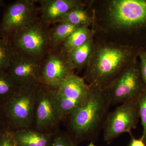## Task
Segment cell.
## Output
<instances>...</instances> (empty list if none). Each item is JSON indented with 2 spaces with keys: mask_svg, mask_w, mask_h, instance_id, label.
Wrapping results in <instances>:
<instances>
[{
  "mask_svg": "<svg viewBox=\"0 0 146 146\" xmlns=\"http://www.w3.org/2000/svg\"><path fill=\"white\" fill-rule=\"evenodd\" d=\"M138 49L112 43L95 46L84 79L90 87L103 90L137 57Z\"/></svg>",
  "mask_w": 146,
  "mask_h": 146,
  "instance_id": "1",
  "label": "cell"
},
{
  "mask_svg": "<svg viewBox=\"0 0 146 146\" xmlns=\"http://www.w3.org/2000/svg\"><path fill=\"white\" fill-rule=\"evenodd\" d=\"M110 106L103 91L91 87L85 98L68 116L70 129L75 137L93 140L103 126Z\"/></svg>",
  "mask_w": 146,
  "mask_h": 146,
  "instance_id": "2",
  "label": "cell"
},
{
  "mask_svg": "<svg viewBox=\"0 0 146 146\" xmlns=\"http://www.w3.org/2000/svg\"><path fill=\"white\" fill-rule=\"evenodd\" d=\"M105 11L106 22L112 30L146 35V0H111Z\"/></svg>",
  "mask_w": 146,
  "mask_h": 146,
  "instance_id": "3",
  "label": "cell"
},
{
  "mask_svg": "<svg viewBox=\"0 0 146 146\" xmlns=\"http://www.w3.org/2000/svg\"><path fill=\"white\" fill-rule=\"evenodd\" d=\"M40 84L18 88L5 101L3 110L6 117L18 130L29 129L35 122L37 90Z\"/></svg>",
  "mask_w": 146,
  "mask_h": 146,
  "instance_id": "4",
  "label": "cell"
},
{
  "mask_svg": "<svg viewBox=\"0 0 146 146\" xmlns=\"http://www.w3.org/2000/svg\"><path fill=\"white\" fill-rule=\"evenodd\" d=\"M144 89L137 56L102 90L111 106L137 98Z\"/></svg>",
  "mask_w": 146,
  "mask_h": 146,
  "instance_id": "5",
  "label": "cell"
},
{
  "mask_svg": "<svg viewBox=\"0 0 146 146\" xmlns=\"http://www.w3.org/2000/svg\"><path fill=\"white\" fill-rule=\"evenodd\" d=\"M50 30L37 20L11 37V42L16 51L41 60L50 46Z\"/></svg>",
  "mask_w": 146,
  "mask_h": 146,
  "instance_id": "6",
  "label": "cell"
},
{
  "mask_svg": "<svg viewBox=\"0 0 146 146\" xmlns=\"http://www.w3.org/2000/svg\"><path fill=\"white\" fill-rule=\"evenodd\" d=\"M139 117L137 98L121 104L114 110L108 114L103 125L104 140L110 143L123 133L131 134L136 128Z\"/></svg>",
  "mask_w": 146,
  "mask_h": 146,
  "instance_id": "7",
  "label": "cell"
},
{
  "mask_svg": "<svg viewBox=\"0 0 146 146\" xmlns=\"http://www.w3.org/2000/svg\"><path fill=\"white\" fill-rule=\"evenodd\" d=\"M90 86L83 78L71 74L56 87L61 119L70 115L88 95Z\"/></svg>",
  "mask_w": 146,
  "mask_h": 146,
  "instance_id": "8",
  "label": "cell"
},
{
  "mask_svg": "<svg viewBox=\"0 0 146 146\" xmlns=\"http://www.w3.org/2000/svg\"><path fill=\"white\" fill-rule=\"evenodd\" d=\"M35 1L18 0L9 6L3 15L1 31L5 37L15 35L37 21Z\"/></svg>",
  "mask_w": 146,
  "mask_h": 146,
  "instance_id": "9",
  "label": "cell"
},
{
  "mask_svg": "<svg viewBox=\"0 0 146 146\" xmlns=\"http://www.w3.org/2000/svg\"><path fill=\"white\" fill-rule=\"evenodd\" d=\"M42 85L37 90L35 119L36 128L42 132L52 128L62 120L56 88Z\"/></svg>",
  "mask_w": 146,
  "mask_h": 146,
  "instance_id": "10",
  "label": "cell"
},
{
  "mask_svg": "<svg viewBox=\"0 0 146 146\" xmlns=\"http://www.w3.org/2000/svg\"><path fill=\"white\" fill-rule=\"evenodd\" d=\"M42 65L40 60L15 50L6 72L18 88L35 86L41 84Z\"/></svg>",
  "mask_w": 146,
  "mask_h": 146,
  "instance_id": "11",
  "label": "cell"
},
{
  "mask_svg": "<svg viewBox=\"0 0 146 146\" xmlns=\"http://www.w3.org/2000/svg\"><path fill=\"white\" fill-rule=\"evenodd\" d=\"M74 70L67 55L62 50L49 53L42 65L41 83L43 85L57 87Z\"/></svg>",
  "mask_w": 146,
  "mask_h": 146,
  "instance_id": "12",
  "label": "cell"
},
{
  "mask_svg": "<svg viewBox=\"0 0 146 146\" xmlns=\"http://www.w3.org/2000/svg\"><path fill=\"white\" fill-rule=\"evenodd\" d=\"M41 19L45 23H56L63 15L73 9L83 6L79 0H41Z\"/></svg>",
  "mask_w": 146,
  "mask_h": 146,
  "instance_id": "13",
  "label": "cell"
},
{
  "mask_svg": "<svg viewBox=\"0 0 146 146\" xmlns=\"http://www.w3.org/2000/svg\"><path fill=\"white\" fill-rule=\"evenodd\" d=\"M94 49L92 37L83 45L66 54L74 70H80L86 68L92 57Z\"/></svg>",
  "mask_w": 146,
  "mask_h": 146,
  "instance_id": "14",
  "label": "cell"
},
{
  "mask_svg": "<svg viewBox=\"0 0 146 146\" xmlns=\"http://www.w3.org/2000/svg\"><path fill=\"white\" fill-rule=\"evenodd\" d=\"M13 133L18 146H48L49 143V135L40 131L25 129Z\"/></svg>",
  "mask_w": 146,
  "mask_h": 146,
  "instance_id": "15",
  "label": "cell"
},
{
  "mask_svg": "<svg viewBox=\"0 0 146 146\" xmlns=\"http://www.w3.org/2000/svg\"><path fill=\"white\" fill-rule=\"evenodd\" d=\"M93 37L92 31L88 26H82L75 31L62 44L61 49L67 54L85 44Z\"/></svg>",
  "mask_w": 146,
  "mask_h": 146,
  "instance_id": "16",
  "label": "cell"
},
{
  "mask_svg": "<svg viewBox=\"0 0 146 146\" xmlns=\"http://www.w3.org/2000/svg\"><path fill=\"white\" fill-rule=\"evenodd\" d=\"M81 26L67 23H60L51 30L50 46L54 50L62 45L65 39L75 31Z\"/></svg>",
  "mask_w": 146,
  "mask_h": 146,
  "instance_id": "17",
  "label": "cell"
},
{
  "mask_svg": "<svg viewBox=\"0 0 146 146\" xmlns=\"http://www.w3.org/2000/svg\"><path fill=\"white\" fill-rule=\"evenodd\" d=\"M91 22V17L82 6L70 11L59 18L56 23H67L74 25L82 26L89 25Z\"/></svg>",
  "mask_w": 146,
  "mask_h": 146,
  "instance_id": "18",
  "label": "cell"
},
{
  "mask_svg": "<svg viewBox=\"0 0 146 146\" xmlns=\"http://www.w3.org/2000/svg\"><path fill=\"white\" fill-rule=\"evenodd\" d=\"M15 53V50L8 38L0 39V71H7Z\"/></svg>",
  "mask_w": 146,
  "mask_h": 146,
  "instance_id": "19",
  "label": "cell"
},
{
  "mask_svg": "<svg viewBox=\"0 0 146 146\" xmlns=\"http://www.w3.org/2000/svg\"><path fill=\"white\" fill-rule=\"evenodd\" d=\"M18 88L6 71H0V100L5 101Z\"/></svg>",
  "mask_w": 146,
  "mask_h": 146,
  "instance_id": "20",
  "label": "cell"
},
{
  "mask_svg": "<svg viewBox=\"0 0 146 146\" xmlns=\"http://www.w3.org/2000/svg\"><path fill=\"white\" fill-rule=\"evenodd\" d=\"M139 108V117L141 118L143 127L141 139L146 145V89L145 88L137 98Z\"/></svg>",
  "mask_w": 146,
  "mask_h": 146,
  "instance_id": "21",
  "label": "cell"
},
{
  "mask_svg": "<svg viewBox=\"0 0 146 146\" xmlns=\"http://www.w3.org/2000/svg\"><path fill=\"white\" fill-rule=\"evenodd\" d=\"M138 58L141 77L146 89V47L138 49Z\"/></svg>",
  "mask_w": 146,
  "mask_h": 146,
  "instance_id": "22",
  "label": "cell"
},
{
  "mask_svg": "<svg viewBox=\"0 0 146 146\" xmlns=\"http://www.w3.org/2000/svg\"><path fill=\"white\" fill-rule=\"evenodd\" d=\"M0 146H18L13 133L5 131L1 133Z\"/></svg>",
  "mask_w": 146,
  "mask_h": 146,
  "instance_id": "23",
  "label": "cell"
},
{
  "mask_svg": "<svg viewBox=\"0 0 146 146\" xmlns=\"http://www.w3.org/2000/svg\"><path fill=\"white\" fill-rule=\"evenodd\" d=\"M52 146H76L72 140L68 135L61 134L55 137Z\"/></svg>",
  "mask_w": 146,
  "mask_h": 146,
  "instance_id": "24",
  "label": "cell"
},
{
  "mask_svg": "<svg viewBox=\"0 0 146 146\" xmlns=\"http://www.w3.org/2000/svg\"><path fill=\"white\" fill-rule=\"evenodd\" d=\"M131 135L132 137V139L129 146H146L145 144L141 138L136 139L133 137L132 134H131Z\"/></svg>",
  "mask_w": 146,
  "mask_h": 146,
  "instance_id": "25",
  "label": "cell"
},
{
  "mask_svg": "<svg viewBox=\"0 0 146 146\" xmlns=\"http://www.w3.org/2000/svg\"><path fill=\"white\" fill-rule=\"evenodd\" d=\"M4 3V1H2V0H0V6L3 5Z\"/></svg>",
  "mask_w": 146,
  "mask_h": 146,
  "instance_id": "26",
  "label": "cell"
},
{
  "mask_svg": "<svg viewBox=\"0 0 146 146\" xmlns=\"http://www.w3.org/2000/svg\"><path fill=\"white\" fill-rule=\"evenodd\" d=\"M88 146H96L95 145H94V143H93L92 141H91V143H90V144H89V145H88Z\"/></svg>",
  "mask_w": 146,
  "mask_h": 146,
  "instance_id": "27",
  "label": "cell"
}]
</instances>
